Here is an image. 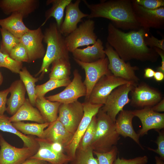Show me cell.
Masks as SVG:
<instances>
[{"instance_id": "6da1fadb", "label": "cell", "mask_w": 164, "mask_h": 164, "mask_svg": "<svg viewBox=\"0 0 164 164\" xmlns=\"http://www.w3.org/2000/svg\"><path fill=\"white\" fill-rule=\"evenodd\" d=\"M149 32V30L141 28L125 32L109 22L108 26L107 43L125 61L135 59L155 62L159 55L153 48L147 46L144 41L145 35Z\"/></svg>"}, {"instance_id": "7a4b0ae2", "label": "cell", "mask_w": 164, "mask_h": 164, "mask_svg": "<svg viewBox=\"0 0 164 164\" xmlns=\"http://www.w3.org/2000/svg\"><path fill=\"white\" fill-rule=\"evenodd\" d=\"M83 2L89 9L87 18L91 19L102 18L110 20L117 28L135 30L140 29L133 11L131 0H101L96 4Z\"/></svg>"}, {"instance_id": "3957f363", "label": "cell", "mask_w": 164, "mask_h": 164, "mask_svg": "<svg viewBox=\"0 0 164 164\" xmlns=\"http://www.w3.org/2000/svg\"><path fill=\"white\" fill-rule=\"evenodd\" d=\"M43 41L46 44L45 55L41 67L36 76L41 74L42 78L49 70L50 66L55 60L61 58L69 59L65 37L60 32L56 22L50 23L43 33Z\"/></svg>"}, {"instance_id": "277c9868", "label": "cell", "mask_w": 164, "mask_h": 164, "mask_svg": "<svg viewBox=\"0 0 164 164\" xmlns=\"http://www.w3.org/2000/svg\"><path fill=\"white\" fill-rule=\"evenodd\" d=\"M96 116V129L90 147L93 151L106 152L117 144L120 135L116 130L115 123L101 108Z\"/></svg>"}, {"instance_id": "5b68a950", "label": "cell", "mask_w": 164, "mask_h": 164, "mask_svg": "<svg viewBox=\"0 0 164 164\" xmlns=\"http://www.w3.org/2000/svg\"><path fill=\"white\" fill-rule=\"evenodd\" d=\"M105 50L108 61V67L115 76L121 78L134 84L135 86L140 80L135 72L139 69L136 66H132L126 63L118 56L113 48L107 42Z\"/></svg>"}, {"instance_id": "8992f818", "label": "cell", "mask_w": 164, "mask_h": 164, "mask_svg": "<svg viewBox=\"0 0 164 164\" xmlns=\"http://www.w3.org/2000/svg\"><path fill=\"white\" fill-rule=\"evenodd\" d=\"M94 29V21L91 19H88L65 36V41L69 52L72 53L80 46L94 44L97 39Z\"/></svg>"}, {"instance_id": "52a82bcc", "label": "cell", "mask_w": 164, "mask_h": 164, "mask_svg": "<svg viewBox=\"0 0 164 164\" xmlns=\"http://www.w3.org/2000/svg\"><path fill=\"white\" fill-rule=\"evenodd\" d=\"M135 86L129 82L116 87L108 96L105 104L101 108L114 122L117 115L130 102L128 94Z\"/></svg>"}, {"instance_id": "ba28073f", "label": "cell", "mask_w": 164, "mask_h": 164, "mask_svg": "<svg viewBox=\"0 0 164 164\" xmlns=\"http://www.w3.org/2000/svg\"><path fill=\"white\" fill-rule=\"evenodd\" d=\"M129 82L115 76L112 73L104 75L95 84L88 99L85 101L94 104L103 105L108 96L114 89Z\"/></svg>"}, {"instance_id": "9c48e42d", "label": "cell", "mask_w": 164, "mask_h": 164, "mask_svg": "<svg viewBox=\"0 0 164 164\" xmlns=\"http://www.w3.org/2000/svg\"><path fill=\"white\" fill-rule=\"evenodd\" d=\"M82 104L84 109L83 117L73 135L70 143L64 149V152L71 159L74 157L80 140L92 118L96 115L100 109L103 105L94 104L87 101L82 103Z\"/></svg>"}, {"instance_id": "30bf717a", "label": "cell", "mask_w": 164, "mask_h": 164, "mask_svg": "<svg viewBox=\"0 0 164 164\" xmlns=\"http://www.w3.org/2000/svg\"><path fill=\"white\" fill-rule=\"evenodd\" d=\"M74 60L85 72V78L83 82L86 88V101L100 79L104 75L111 73L108 67V60L105 57L93 62L85 63L74 59Z\"/></svg>"}, {"instance_id": "8fae6325", "label": "cell", "mask_w": 164, "mask_h": 164, "mask_svg": "<svg viewBox=\"0 0 164 164\" xmlns=\"http://www.w3.org/2000/svg\"><path fill=\"white\" fill-rule=\"evenodd\" d=\"M130 92L131 105L140 109L151 107L162 99L159 91L143 82L134 87Z\"/></svg>"}, {"instance_id": "7c38bea8", "label": "cell", "mask_w": 164, "mask_h": 164, "mask_svg": "<svg viewBox=\"0 0 164 164\" xmlns=\"http://www.w3.org/2000/svg\"><path fill=\"white\" fill-rule=\"evenodd\" d=\"M0 164H21L34 155L37 149L11 145L0 134Z\"/></svg>"}, {"instance_id": "4fadbf2b", "label": "cell", "mask_w": 164, "mask_h": 164, "mask_svg": "<svg viewBox=\"0 0 164 164\" xmlns=\"http://www.w3.org/2000/svg\"><path fill=\"white\" fill-rule=\"evenodd\" d=\"M136 20L141 28L149 30L150 28L163 29L164 27V7L155 10L146 9L131 0Z\"/></svg>"}, {"instance_id": "5bb4252c", "label": "cell", "mask_w": 164, "mask_h": 164, "mask_svg": "<svg viewBox=\"0 0 164 164\" xmlns=\"http://www.w3.org/2000/svg\"><path fill=\"white\" fill-rule=\"evenodd\" d=\"M57 119L70 132L74 135L84 115L82 103L78 100L68 104H61Z\"/></svg>"}, {"instance_id": "9a60e30c", "label": "cell", "mask_w": 164, "mask_h": 164, "mask_svg": "<svg viewBox=\"0 0 164 164\" xmlns=\"http://www.w3.org/2000/svg\"><path fill=\"white\" fill-rule=\"evenodd\" d=\"M73 74V80L63 91L46 98L50 101L66 104L76 101L80 97H85L86 88L81 75L77 69L74 70Z\"/></svg>"}, {"instance_id": "2e32d148", "label": "cell", "mask_w": 164, "mask_h": 164, "mask_svg": "<svg viewBox=\"0 0 164 164\" xmlns=\"http://www.w3.org/2000/svg\"><path fill=\"white\" fill-rule=\"evenodd\" d=\"M43 33L39 27L35 29H29L19 38L20 42L27 51L28 63L44 57L46 50L43 43Z\"/></svg>"}, {"instance_id": "e0dca14e", "label": "cell", "mask_w": 164, "mask_h": 164, "mask_svg": "<svg viewBox=\"0 0 164 164\" xmlns=\"http://www.w3.org/2000/svg\"><path fill=\"white\" fill-rule=\"evenodd\" d=\"M135 117L140 120L142 128L138 131L139 136L147 134L150 130L154 129L156 131L164 128V114L155 112L151 107H146L132 111Z\"/></svg>"}, {"instance_id": "ac0fdd59", "label": "cell", "mask_w": 164, "mask_h": 164, "mask_svg": "<svg viewBox=\"0 0 164 164\" xmlns=\"http://www.w3.org/2000/svg\"><path fill=\"white\" fill-rule=\"evenodd\" d=\"M80 0H77L74 2H72L66 8L65 17L60 29L64 36H66L73 31L77 27L78 24L82 22V19L88 15L80 10Z\"/></svg>"}, {"instance_id": "d6986e66", "label": "cell", "mask_w": 164, "mask_h": 164, "mask_svg": "<svg viewBox=\"0 0 164 164\" xmlns=\"http://www.w3.org/2000/svg\"><path fill=\"white\" fill-rule=\"evenodd\" d=\"M35 139L39 148L36 153L30 158L43 161L51 164H64L69 163L71 160L64 152L59 153L53 151L49 142L46 140L38 138Z\"/></svg>"}, {"instance_id": "ffe728a7", "label": "cell", "mask_w": 164, "mask_h": 164, "mask_svg": "<svg viewBox=\"0 0 164 164\" xmlns=\"http://www.w3.org/2000/svg\"><path fill=\"white\" fill-rule=\"evenodd\" d=\"M46 128L41 138L50 142L60 143L64 149L70 143L73 135L68 132L58 120L50 123Z\"/></svg>"}, {"instance_id": "44dd1931", "label": "cell", "mask_w": 164, "mask_h": 164, "mask_svg": "<svg viewBox=\"0 0 164 164\" xmlns=\"http://www.w3.org/2000/svg\"><path fill=\"white\" fill-rule=\"evenodd\" d=\"M134 117L132 111L123 109L120 111L115 122L116 129L120 135L125 138L130 137L143 149L139 142L140 136L133 127L132 121Z\"/></svg>"}, {"instance_id": "7402d4cb", "label": "cell", "mask_w": 164, "mask_h": 164, "mask_svg": "<svg viewBox=\"0 0 164 164\" xmlns=\"http://www.w3.org/2000/svg\"><path fill=\"white\" fill-rule=\"evenodd\" d=\"M39 5L37 0H0V8L5 14L17 12L22 14L24 17L35 11Z\"/></svg>"}, {"instance_id": "603a6c76", "label": "cell", "mask_w": 164, "mask_h": 164, "mask_svg": "<svg viewBox=\"0 0 164 164\" xmlns=\"http://www.w3.org/2000/svg\"><path fill=\"white\" fill-rule=\"evenodd\" d=\"M72 53L74 59L85 63L93 62L106 57L103 42L99 39L92 46L77 48Z\"/></svg>"}, {"instance_id": "cb8c5ba5", "label": "cell", "mask_w": 164, "mask_h": 164, "mask_svg": "<svg viewBox=\"0 0 164 164\" xmlns=\"http://www.w3.org/2000/svg\"><path fill=\"white\" fill-rule=\"evenodd\" d=\"M9 88L10 96L7 99L6 111L12 116L24 102L26 90L20 80L14 81Z\"/></svg>"}, {"instance_id": "d4e9b609", "label": "cell", "mask_w": 164, "mask_h": 164, "mask_svg": "<svg viewBox=\"0 0 164 164\" xmlns=\"http://www.w3.org/2000/svg\"><path fill=\"white\" fill-rule=\"evenodd\" d=\"M12 122L23 121H31L39 123L46 122L39 110L35 108L26 99L22 105L15 114L9 117Z\"/></svg>"}, {"instance_id": "484cf974", "label": "cell", "mask_w": 164, "mask_h": 164, "mask_svg": "<svg viewBox=\"0 0 164 164\" xmlns=\"http://www.w3.org/2000/svg\"><path fill=\"white\" fill-rule=\"evenodd\" d=\"M23 15L15 12L9 17L0 19V26L19 39L29 29L26 26L23 22Z\"/></svg>"}, {"instance_id": "4316f807", "label": "cell", "mask_w": 164, "mask_h": 164, "mask_svg": "<svg viewBox=\"0 0 164 164\" xmlns=\"http://www.w3.org/2000/svg\"><path fill=\"white\" fill-rule=\"evenodd\" d=\"M61 103L49 101L45 97L37 98L35 105L46 122L50 123L56 120L59 108Z\"/></svg>"}, {"instance_id": "83f0119b", "label": "cell", "mask_w": 164, "mask_h": 164, "mask_svg": "<svg viewBox=\"0 0 164 164\" xmlns=\"http://www.w3.org/2000/svg\"><path fill=\"white\" fill-rule=\"evenodd\" d=\"M72 0H48L46 2L47 5H52V6L45 13V19L41 25L43 26L51 18L53 17L56 21L58 27H60L63 21L64 11L66 7Z\"/></svg>"}, {"instance_id": "f1b7e54d", "label": "cell", "mask_w": 164, "mask_h": 164, "mask_svg": "<svg viewBox=\"0 0 164 164\" xmlns=\"http://www.w3.org/2000/svg\"><path fill=\"white\" fill-rule=\"evenodd\" d=\"M0 130L14 134L21 139L24 147L38 149L39 146L35 138L23 134L18 130L9 120V117L3 114L0 115Z\"/></svg>"}, {"instance_id": "f546056e", "label": "cell", "mask_w": 164, "mask_h": 164, "mask_svg": "<svg viewBox=\"0 0 164 164\" xmlns=\"http://www.w3.org/2000/svg\"><path fill=\"white\" fill-rule=\"evenodd\" d=\"M51 64L49 74L50 79L63 80L70 78L71 66L69 59L60 58L54 61Z\"/></svg>"}, {"instance_id": "4dcf8cb0", "label": "cell", "mask_w": 164, "mask_h": 164, "mask_svg": "<svg viewBox=\"0 0 164 164\" xmlns=\"http://www.w3.org/2000/svg\"><path fill=\"white\" fill-rule=\"evenodd\" d=\"M19 74L27 92L30 102L32 106H35L37 99L36 83L39 78L33 77L26 67L22 68Z\"/></svg>"}, {"instance_id": "1f68e13d", "label": "cell", "mask_w": 164, "mask_h": 164, "mask_svg": "<svg viewBox=\"0 0 164 164\" xmlns=\"http://www.w3.org/2000/svg\"><path fill=\"white\" fill-rule=\"evenodd\" d=\"M14 126L19 131L24 134L35 135L38 138H42L44 130L50 123H25L23 121L13 122Z\"/></svg>"}, {"instance_id": "d6a6232c", "label": "cell", "mask_w": 164, "mask_h": 164, "mask_svg": "<svg viewBox=\"0 0 164 164\" xmlns=\"http://www.w3.org/2000/svg\"><path fill=\"white\" fill-rule=\"evenodd\" d=\"M71 82L70 78L63 80H57L49 79L46 82L36 87V92L37 98L44 97L46 93L56 88L66 87Z\"/></svg>"}, {"instance_id": "836d02e7", "label": "cell", "mask_w": 164, "mask_h": 164, "mask_svg": "<svg viewBox=\"0 0 164 164\" xmlns=\"http://www.w3.org/2000/svg\"><path fill=\"white\" fill-rule=\"evenodd\" d=\"M69 162L70 164H98L90 146L84 150L77 148L74 157Z\"/></svg>"}, {"instance_id": "e575fe53", "label": "cell", "mask_w": 164, "mask_h": 164, "mask_svg": "<svg viewBox=\"0 0 164 164\" xmlns=\"http://www.w3.org/2000/svg\"><path fill=\"white\" fill-rule=\"evenodd\" d=\"M0 31L2 36L0 51L9 55L13 47L20 43L19 39L4 28H1Z\"/></svg>"}, {"instance_id": "d590c367", "label": "cell", "mask_w": 164, "mask_h": 164, "mask_svg": "<svg viewBox=\"0 0 164 164\" xmlns=\"http://www.w3.org/2000/svg\"><path fill=\"white\" fill-rule=\"evenodd\" d=\"M97 125L96 115L94 116L89 125L85 132L77 148L82 149H86L90 146L94 137Z\"/></svg>"}, {"instance_id": "8d00e7d4", "label": "cell", "mask_w": 164, "mask_h": 164, "mask_svg": "<svg viewBox=\"0 0 164 164\" xmlns=\"http://www.w3.org/2000/svg\"><path fill=\"white\" fill-rule=\"evenodd\" d=\"M0 67L6 68L13 73L19 74L23 67L22 63L14 60L9 55L0 51Z\"/></svg>"}, {"instance_id": "74e56055", "label": "cell", "mask_w": 164, "mask_h": 164, "mask_svg": "<svg viewBox=\"0 0 164 164\" xmlns=\"http://www.w3.org/2000/svg\"><path fill=\"white\" fill-rule=\"evenodd\" d=\"M118 153L116 146H114L110 151L104 153H99L93 151L97 156L98 164H113L117 158Z\"/></svg>"}, {"instance_id": "f35d334b", "label": "cell", "mask_w": 164, "mask_h": 164, "mask_svg": "<svg viewBox=\"0 0 164 164\" xmlns=\"http://www.w3.org/2000/svg\"><path fill=\"white\" fill-rule=\"evenodd\" d=\"M9 56L12 58L17 61L29 62V58L26 49L20 42L13 47Z\"/></svg>"}, {"instance_id": "ab89813d", "label": "cell", "mask_w": 164, "mask_h": 164, "mask_svg": "<svg viewBox=\"0 0 164 164\" xmlns=\"http://www.w3.org/2000/svg\"><path fill=\"white\" fill-rule=\"evenodd\" d=\"M135 3L148 9L155 10L164 6V0H132Z\"/></svg>"}, {"instance_id": "60d3db41", "label": "cell", "mask_w": 164, "mask_h": 164, "mask_svg": "<svg viewBox=\"0 0 164 164\" xmlns=\"http://www.w3.org/2000/svg\"><path fill=\"white\" fill-rule=\"evenodd\" d=\"M149 33V32L146 33L144 37L145 45L150 48L157 47L164 51V38L159 39L152 35L150 36Z\"/></svg>"}, {"instance_id": "b9f144b4", "label": "cell", "mask_w": 164, "mask_h": 164, "mask_svg": "<svg viewBox=\"0 0 164 164\" xmlns=\"http://www.w3.org/2000/svg\"><path fill=\"white\" fill-rule=\"evenodd\" d=\"M148 158L146 155L126 159L120 158L118 157L114 162L113 164H146L148 162Z\"/></svg>"}, {"instance_id": "7bdbcfd3", "label": "cell", "mask_w": 164, "mask_h": 164, "mask_svg": "<svg viewBox=\"0 0 164 164\" xmlns=\"http://www.w3.org/2000/svg\"><path fill=\"white\" fill-rule=\"evenodd\" d=\"M158 132L159 135L155 143L157 145V148L156 149H153L149 147L148 149L158 154L160 158L164 160V131L160 130L157 131Z\"/></svg>"}, {"instance_id": "ee69618b", "label": "cell", "mask_w": 164, "mask_h": 164, "mask_svg": "<svg viewBox=\"0 0 164 164\" xmlns=\"http://www.w3.org/2000/svg\"><path fill=\"white\" fill-rule=\"evenodd\" d=\"M9 88L0 91V115L4 114L6 110L7 97L9 93Z\"/></svg>"}, {"instance_id": "f6af8a7d", "label": "cell", "mask_w": 164, "mask_h": 164, "mask_svg": "<svg viewBox=\"0 0 164 164\" xmlns=\"http://www.w3.org/2000/svg\"><path fill=\"white\" fill-rule=\"evenodd\" d=\"M161 59V65L157 68V71L164 73V51L157 47L153 48Z\"/></svg>"}, {"instance_id": "bcb514c9", "label": "cell", "mask_w": 164, "mask_h": 164, "mask_svg": "<svg viewBox=\"0 0 164 164\" xmlns=\"http://www.w3.org/2000/svg\"><path fill=\"white\" fill-rule=\"evenodd\" d=\"M51 148L55 152L59 153L64 152V148L63 146L58 142H50Z\"/></svg>"}, {"instance_id": "7dc6e473", "label": "cell", "mask_w": 164, "mask_h": 164, "mask_svg": "<svg viewBox=\"0 0 164 164\" xmlns=\"http://www.w3.org/2000/svg\"><path fill=\"white\" fill-rule=\"evenodd\" d=\"M151 108L153 111L157 112H162L164 111V99H162L157 104L151 107Z\"/></svg>"}, {"instance_id": "c3c4849f", "label": "cell", "mask_w": 164, "mask_h": 164, "mask_svg": "<svg viewBox=\"0 0 164 164\" xmlns=\"http://www.w3.org/2000/svg\"><path fill=\"white\" fill-rule=\"evenodd\" d=\"M46 162L43 161L29 158L21 164H45Z\"/></svg>"}, {"instance_id": "681fc988", "label": "cell", "mask_w": 164, "mask_h": 164, "mask_svg": "<svg viewBox=\"0 0 164 164\" xmlns=\"http://www.w3.org/2000/svg\"><path fill=\"white\" fill-rule=\"evenodd\" d=\"M155 71L152 69L148 67L145 69L144 77L146 78H152L154 77Z\"/></svg>"}, {"instance_id": "f907efd6", "label": "cell", "mask_w": 164, "mask_h": 164, "mask_svg": "<svg viewBox=\"0 0 164 164\" xmlns=\"http://www.w3.org/2000/svg\"><path fill=\"white\" fill-rule=\"evenodd\" d=\"M153 77L156 81L161 82L164 80V73L159 71H156Z\"/></svg>"}, {"instance_id": "816d5d0a", "label": "cell", "mask_w": 164, "mask_h": 164, "mask_svg": "<svg viewBox=\"0 0 164 164\" xmlns=\"http://www.w3.org/2000/svg\"><path fill=\"white\" fill-rule=\"evenodd\" d=\"M155 159L156 164H164V160L160 157L155 156Z\"/></svg>"}, {"instance_id": "f5cc1de1", "label": "cell", "mask_w": 164, "mask_h": 164, "mask_svg": "<svg viewBox=\"0 0 164 164\" xmlns=\"http://www.w3.org/2000/svg\"><path fill=\"white\" fill-rule=\"evenodd\" d=\"M3 80V77L0 71V86L2 84Z\"/></svg>"}, {"instance_id": "db71d44e", "label": "cell", "mask_w": 164, "mask_h": 164, "mask_svg": "<svg viewBox=\"0 0 164 164\" xmlns=\"http://www.w3.org/2000/svg\"><path fill=\"white\" fill-rule=\"evenodd\" d=\"M68 163H64V164H68ZM46 164H51L48 162H47Z\"/></svg>"}, {"instance_id": "11a10c76", "label": "cell", "mask_w": 164, "mask_h": 164, "mask_svg": "<svg viewBox=\"0 0 164 164\" xmlns=\"http://www.w3.org/2000/svg\"><path fill=\"white\" fill-rule=\"evenodd\" d=\"M46 163H47V162H46Z\"/></svg>"}, {"instance_id": "9f6ffc18", "label": "cell", "mask_w": 164, "mask_h": 164, "mask_svg": "<svg viewBox=\"0 0 164 164\" xmlns=\"http://www.w3.org/2000/svg\"></svg>"}]
</instances>
